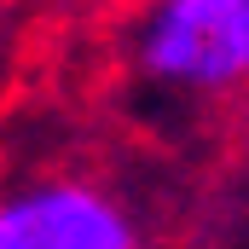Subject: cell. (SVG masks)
I'll use <instances>...</instances> for the list:
<instances>
[{
    "label": "cell",
    "mask_w": 249,
    "mask_h": 249,
    "mask_svg": "<svg viewBox=\"0 0 249 249\" xmlns=\"http://www.w3.org/2000/svg\"><path fill=\"white\" fill-rule=\"evenodd\" d=\"M0 249H145V238L116 191L58 174L0 191Z\"/></svg>",
    "instance_id": "obj_2"
},
{
    "label": "cell",
    "mask_w": 249,
    "mask_h": 249,
    "mask_svg": "<svg viewBox=\"0 0 249 249\" xmlns=\"http://www.w3.org/2000/svg\"><path fill=\"white\" fill-rule=\"evenodd\" d=\"M133 70L174 99L249 87V0H151L133 23Z\"/></svg>",
    "instance_id": "obj_1"
}]
</instances>
